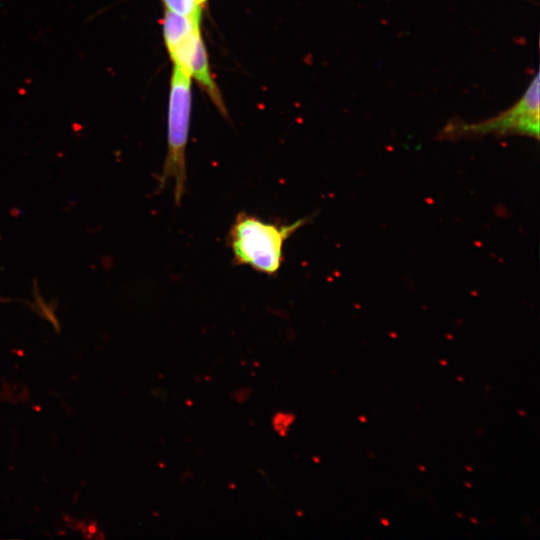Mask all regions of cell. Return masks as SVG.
<instances>
[{
	"mask_svg": "<svg viewBox=\"0 0 540 540\" xmlns=\"http://www.w3.org/2000/svg\"><path fill=\"white\" fill-rule=\"evenodd\" d=\"M191 79L207 94L219 112L226 116L227 110L221 92L211 74L208 55L203 38L199 41L190 70Z\"/></svg>",
	"mask_w": 540,
	"mask_h": 540,
	"instance_id": "cell-5",
	"label": "cell"
},
{
	"mask_svg": "<svg viewBox=\"0 0 540 540\" xmlns=\"http://www.w3.org/2000/svg\"><path fill=\"white\" fill-rule=\"evenodd\" d=\"M163 38L173 67L190 76L191 64L199 41L200 23L165 10L162 21Z\"/></svg>",
	"mask_w": 540,
	"mask_h": 540,
	"instance_id": "cell-4",
	"label": "cell"
},
{
	"mask_svg": "<svg viewBox=\"0 0 540 540\" xmlns=\"http://www.w3.org/2000/svg\"><path fill=\"white\" fill-rule=\"evenodd\" d=\"M165 10L185 16L197 23H201L203 8L198 0H161Z\"/></svg>",
	"mask_w": 540,
	"mask_h": 540,
	"instance_id": "cell-6",
	"label": "cell"
},
{
	"mask_svg": "<svg viewBox=\"0 0 540 540\" xmlns=\"http://www.w3.org/2000/svg\"><path fill=\"white\" fill-rule=\"evenodd\" d=\"M191 77L173 67L170 78L167 110V152L158 189L173 182L175 205L180 206L186 191V148L191 119Z\"/></svg>",
	"mask_w": 540,
	"mask_h": 540,
	"instance_id": "cell-2",
	"label": "cell"
},
{
	"mask_svg": "<svg viewBox=\"0 0 540 540\" xmlns=\"http://www.w3.org/2000/svg\"><path fill=\"white\" fill-rule=\"evenodd\" d=\"M539 74L536 73L523 96L501 114L474 124H448L442 134L446 138L476 136L488 133L519 134L539 139Z\"/></svg>",
	"mask_w": 540,
	"mask_h": 540,
	"instance_id": "cell-3",
	"label": "cell"
},
{
	"mask_svg": "<svg viewBox=\"0 0 540 540\" xmlns=\"http://www.w3.org/2000/svg\"><path fill=\"white\" fill-rule=\"evenodd\" d=\"M207 1H208V0H198V2H199V4H200V6H201L202 8H204V7H205V5H206Z\"/></svg>",
	"mask_w": 540,
	"mask_h": 540,
	"instance_id": "cell-7",
	"label": "cell"
},
{
	"mask_svg": "<svg viewBox=\"0 0 540 540\" xmlns=\"http://www.w3.org/2000/svg\"><path fill=\"white\" fill-rule=\"evenodd\" d=\"M309 217L293 223L264 221L255 215L239 212L227 235L233 264L249 266L253 270L276 276L284 262V245Z\"/></svg>",
	"mask_w": 540,
	"mask_h": 540,
	"instance_id": "cell-1",
	"label": "cell"
}]
</instances>
